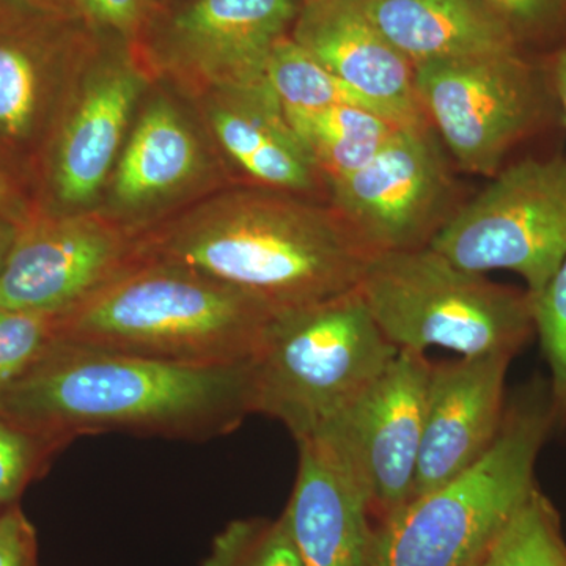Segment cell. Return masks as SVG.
I'll use <instances>...</instances> for the list:
<instances>
[{
    "instance_id": "27",
    "label": "cell",
    "mask_w": 566,
    "mask_h": 566,
    "mask_svg": "<svg viewBox=\"0 0 566 566\" xmlns=\"http://www.w3.org/2000/svg\"><path fill=\"white\" fill-rule=\"evenodd\" d=\"M532 566H566V542L560 517L542 491L532 493L523 509Z\"/></svg>"
},
{
    "instance_id": "23",
    "label": "cell",
    "mask_w": 566,
    "mask_h": 566,
    "mask_svg": "<svg viewBox=\"0 0 566 566\" xmlns=\"http://www.w3.org/2000/svg\"><path fill=\"white\" fill-rule=\"evenodd\" d=\"M202 566H304L283 517L237 520L212 539Z\"/></svg>"
},
{
    "instance_id": "34",
    "label": "cell",
    "mask_w": 566,
    "mask_h": 566,
    "mask_svg": "<svg viewBox=\"0 0 566 566\" xmlns=\"http://www.w3.org/2000/svg\"><path fill=\"white\" fill-rule=\"evenodd\" d=\"M14 200L11 197L10 186L6 177L0 174V214L7 216L11 221L17 222L18 216L14 214Z\"/></svg>"
},
{
    "instance_id": "10",
    "label": "cell",
    "mask_w": 566,
    "mask_h": 566,
    "mask_svg": "<svg viewBox=\"0 0 566 566\" xmlns=\"http://www.w3.org/2000/svg\"><path fill=\"white\" fill-rule=\"evenodd\" d=\"M430 370L423 353L398 349L348 408L312 434L322 436L344 458L378 523L415 495Z\"/></svg>"
},
{
    "instance_id": "5",
    "label": "cell",
    "mask_w": 566,
    "mask_h": 566,
    "mask_svg": "<svg viewBox=\"0 0 566 566\" xmlns=\"http://www.w3.org/2000/svg\"><path fill=\"white\" fill-rule=\"evenodd\" d=\"M356 290L398 349L515 357L535 333L526 290L463 270L430 245L374 253Z\"/></svg>"
},
{
    "instance_id": "1",
    "label": "cell",
    "mask_w": 566,
    "mask_h": 566,
    "mask_svg": "<svg viewBox=\"0 0 566 566\" xmlns=\"http://www.w3.org/2000/svg\"><path fill=\"white\" fill-rule=\"evenodd\" d=\"M252 360L197 367L57 340L0 394V417L52 449L104 431L205 441L255 415Z\"/></svg>"
},
{
    "instance_id": "26",
    "label": "cell",
    "mask_w": 566,
    "mask_h": 566,
    "mask_svg": "<svg viewBox=\"0 0 566 566\" xmlns=\"http://www.w3.org/2000/svg\"><path fill=\"white\" fill-rule=\"evenodd\" d=\"M51 449L39 436L0 417V506L11 505L21 494L41 453Z\"/></svg>"
},
{
    "instance_id": "21",
    "label": "cell",
    "mask_w": 566,
    "mask_h": 566,
    "mask_svg": "<svg viewBox=\"0 0 566 566\" xmlns=\"http://www.w3.org/2000/svg\"><path fill=\"white\" fill-rule=\"evenodd\" d=\"M283 112L326 185L360 169L401 128L360 107Z\"/></svg>"
},
{
    "instance_id": "33",
    "label": "cell",
    "mask_w": 566,
    "mask_h": 566,
    "mask_svg": "<svg viewBox=\"0 0 566 566\" xmlns=\"http://www.w3.org/2000/svg\"><path fill=\"white\" fill-rule=\"evenodd\" d=\"M20 2L29 3V6L36 7L40 10L50 11V13L71 18V20H81L80 11H77L74 0H20Z\"/></svg>"
},
{
    "instance_id": "19",
    "label": "cell",
    "mask_w": 566,
    "mask_h": 566,
    "mask_svg": "<svg viewBox=\"0 0 566 566\" xmlns=\"http://www.w3.org/2000/svg\"><path fill=\"white\" fill-rule=\"evenodd\" d=\"M211 126L227 155L266 188L292 193L318 188L322 175L271 88L216 93Z\"/></svg>"
},
{
    "instance_id": "30",
    "label": "cell",
    "mask_w": 566,
    "mask_h": 566,
    "mask_svg": "<svg viewBox=\"0 0 566 566\" xmlns=\"http://www.w3.org/2000/svg\"><path fill=\"white\" fill-rule=\"evenodd\" d=\"M513 29L538 28L560 10L564 0H482Z\"/></svg>"
},
{
    "instance_id": "11",
    "label": "cell",
    "mask_w": 566,
    "mask_h": 566,
    "mask_svg": "<svg viewBox=\"0 0 566 566\" xmlns=\"http://www.w3.org/2000/svg\"><path fill=\"white\" fill-rule=\"evenodd\" d=\"M84 21L0 0V145L36 150L63 120L88 69Z\"/></svg>"
},
{
    "instance_id": "13",
    "label": "cell",
    "mask_w": 566,
    "mask_h": 566,
    "mask_svg": "<svg viewBox=\"0 0 566 566\" xmlns=\"http://www.w3.org/2000/svg\"><path fill=\"white\" fill-rule=\"evenodd\" d=\"M301 0H192L167 24L166 61L216 93L271 88V52L289 35Z\"/></svg>"
},
{
    "instance_id": "29",
    "label": "cell",
    "mask_w": 566,
    "mask_h": 566,
    "mask_svg": "<svg viewBox=\"0 0 566 566\" xmlns=\"http://www.w3.org/2000/svg\"><path fill=\"white\" fill-rule=\"evenodd\" d=\"M36 536L18 506L0 513V566H35Z\"/></svg>"
},
{
    "instance_id": "24",
    "label": "cell",
    "mask_w": 566,
    "mask_h": 566,
    "mask_svg": "<svg viewBox=\"0 0 566 566\" xmlns=\"http://www.w3.org/2000/svg\"><path fill=\"white\" fill-rule=\"evenodd\" d=\"M535 333L549 367L551 408L554 420L566 424V259L545 290L532 301Z\"/></svg>"
},
{
    "instance_id": "14",
    "label": "cell",
    "mask_w": 566,
    "mask_h": 566,
    "mask_svg": "<svg viewBox=\"0 0 566 566\" xmlns=\"http://www.w3.org/2000/svg\"><path fill=\"white\" fill-rule=\"evenodd\" d=\"M512 359L488 354L431 364L412 499L457 479L494 444L509 405Z\"/></svg>"
},
{
    "instance_id": "16",
    "label": "cell",
    "mask_w": 566,
    "mask_h": 566,
    "mask_svg": "<svg viewBox=\"0 0 566 566\" xmlns=\"http://www.w3.org/2000/svg\"><path fill=\"white\" fill-rule=\"evenodd\" d=\"M142 84L140 71L126 57H109L85 71L55 144L52 181L62 203L84 207L109 178Z\"/></svg>"
},
{
    "instance_id": "35",
    "label": "cell",
    "mask_w": 566,
    "mask_h": 566,
    "mask_svg": "<svg viewBox=\"0 0 566 566\" xmlns=\"http://www.w3.org/2000/svg\"><path fill=\"white\" fill-rule=\"evenodd\" d=\"M554 76H556L558 96H560L566 114V50L558 54L556 66H554Z\"/></svg>"
},
{
    "instance_id": "6",
    "label": "cell",
    "mask_w": 566,
    "mask_h": 566,
    "mask_svg": "<svg viewBox=\"0 0 566 566\" xmlns=\"http://www.w3.org/2000/svg\"><path fill=\"white\" fill-rule=\"evenodd\" d=\"M397 353L357 290L282 312L252 360L253 412L303 441L348 408Z\"/></svg>"
},
{
    "instance_id": "31",
    "label": "cell",
    "mask_w": 566,
    "mask_h": 566,
    "mask_svg": "<svg viewBox=\"0 0 566 566\" xmlns=\"http://www.w3.org/2000/svg\"><path fill=\"white\" fill-rule=\"evenodd\" d=\"M523 509L499 536L480 566H532Z\"/></svg>"
},
{
    "instance_id": "4",
    "label": "cell",
    "mask_w": 566,
    "mask_h": 566,
    "mask_svg": "<svg viewBox=\"0 0 566 566\" xmlns=\"http://www.w3.org/2000/svg\"><path fill=\"white\" fill-rule=\"evenodd\" d=\"M554 427L549 385L521 390L482 460L374 527L367 566H480L536 490Z\"/></svg>"
},
{
    "instance_id": "8",
    "label": "cell",
    "mask_w": 566,
    "mask_h": 566,
    "mask_svg": "<svg viewBox=\"0 0 566 566\" xmlns=\"http://www.w3.org/2000/svg\"><path fill=\"white\" fill-rule=\"evenodd\" d=\"M424 115L458 166L494 175L538 114L534 71L515 52L474 55L416 66Z\"/></svg>"
},
{
    "instance_id": "25",
    "label": "cell",
    "mask_w": 566,
    "mask_h": 566,
    "mask_svg": "<svg viewBox=\"0 0 566 566\" xmlns=\"http://www.w3.org/2000/svg\"><path fill=\"white\" fill-rule=\"evenodd\" d=\"M59 318L0 308V394L28 374L54 346Z\"/></svg>"
},
{
    "instance_id": "28",
    "label": "cell",
    "mask_w": 566,
    "mask_h": 566,
    "mask_svg": "<svg viewBox=\"0 0 566 566\" xmlns=\"http://www.w3.org/2000/svg\"><path fill=\"white\" fill-rule=\"evenodd\" d=\"M85 24L96 25L120 35L139 40L150 24L153 0H74Z\"/></svg>"
},
{
    "instance_id": "2",
    "label": "cell",
    "mask_w": 566,
    "mask_h": 566,
    "mask_svg": "<svg viewBox=\"0 0 566 566\" xmlns=\"http://www.w3.org/2000/svg\"><path fill=\"white\" fill-rule=\"evenodd\" d=\"M137 249L140 259L232 286L274 314L353 292L371 256L333 207L274 189L226 193Z\"/></svg>"
},
{
    "instance_id": "22",
    "label": "cell",
    "mask_w": 566,
    "mask_h": 566,
    "mask_svg": "<svg viewBox=\"0 0 566 566\" xmlns=\"http://www.w3.org/2000/svg\"><path fill=\"white\" fill-rule=\"evenodd\" d=\"M266 82L283 109L315 111L352 106L375 112L381 117L374 103L324 69L290 35L279 40L271 52Z\"/></svg>"
},
{
    "instance_id": "32",
    "label": "cell",
    "mask_w": 566,
    "mask_h": 566,
    "mask_svg": "<svg viewBox=\"0 0 566 566\" xmlns=\"http://www.w3.org/2000/svg\"><path fill=\"white\" fill-rule=\"evenodd\" d=\"M18 232H20V226L7 216L0 214V271L6 266Z\"/></svg>"
},
{
    "instance_id": "9",
    "label": "cell",
    "mask_w": 566,
    "mask_h": 566,
    "mask_svg": "<svg viewBox=\"0 0 566 566\" xmlns=\"http://www.w3.org/2000/svg\"><path fill=\"white\" fill-rule=\"evenodd\" d=\"M335 212L374 253L430 244L452 192L433 126H405L360 169L331 182Z\"/></svg>"
},
{
    "instance_id": "7",
    "label": "cell",
    "mask_w": 566,
    "mask_h": 566,
    "mask_svg": "<svg viewBox=\"0 0 566 566\" xmlns=\"http://www.w3.org/2000/svg\"><path fill=\"white\" fill-rule=\"evenodd\" d=\"M428 245L472 273L520 274L534 301L566 259V161L509 167L453 212Z\"/></svg>"
},
{
    "instance_id": "3",
    "label": "cell",
    "mask_w": 566,
    "mask_h": 566,
    "mask_svg": "<svg viewBox=\"0 0 566 566\" xmlns=\"http://www.w3.org/2000/svg\"><path fill=\"white\" fill-rule=\"evenodd\" d=\"M273 311L186 268L139 259L59 318L65 344L197 367L249 363Z\"/></svg>"
},
{
    "instance_id": "15",
    "label": "cell",
    "mask_w": 566,
    "mask_h": 566,
    "mask_svg": "<svg viewBox=\"0 0 566 566\" xmlns=\"http://www.w3.org/2000/svg\"><path fill=\"white\" fill-rule=\"evenodd\" d=\"M290 36L374 103L387 122L401 128L430 123L417 96L415 65L368 20L357 0L301 3Z\"/></svg>"
},
{
    "instance_id": "17",
    "label": "cell",
    "mask_w": 566,
    "mask_h": 566,
    "mask_svg": "<svg viewBox=\"0 0 566 566\" xmlns=\"http://www.w3.org/2000/svg\"><path fill=\"white\" fill-rule=\"evenodd\" d=\"M296 482L282 513L304 566H367L370 506L344 458L322 436L297 442Z\"/></svg>"
},
{
    "instance_id": "20",
    "label": "cell",
    "mask_w": 566,
    "mask_h": 566,
    "mask_svg": "<svg viewBox=\"0 0 566 566\" xmlns=\"http://www.w3.org/2000/svg\"><path fill=\"white\" fill-rule=\"evenodd\" d=\"M200 167L196 136L172 104H150L134 126L117 161L114 197L137 208L177 191Z\"/></svg>"
},
{
    "instance_id": "18",
    "label": "cell",
    "mask_w": 566,
    "mask_h": 566,
    "mask_svg": "<svg viewBox=\"0 0 566 566\" xmlns=\"http://www.w3.org/2000/svg\"><path fill=\"white\" fill-rule=\"evenodd\" d=\"M415 65L517 51V33L482 0H357Z\"/></svg>"
},
{
    "instance_id": "36",
    "label": "cell",
    "mask_w": 566,
    "mask_h": 566,
    "mask_svg": "<svg viewBox=\"0 0 566 566\" xmlns=\"http://www.w3.org/2000/svg\"><path fill=\"white\" fill-rule=\"evenodd\" d=\"M303 2H311V0H301V3Z\"/></svg>"
},
{
    "instance_id": "12",
    "label": "cell",
    "mask_w": 566,
    "mask_h": 566,
    "mask_svg": "<svg viewBox=\"0 0 566 566\" xmlns=\"http://www.w3.org/2000/svg\"><path fill=\"white\" fill-rule=\"evenodd\" d=\"M139 260L136 241L87 214L20 226L0 271V308L62 316Z\"/></svg>"
}]
</instances>
